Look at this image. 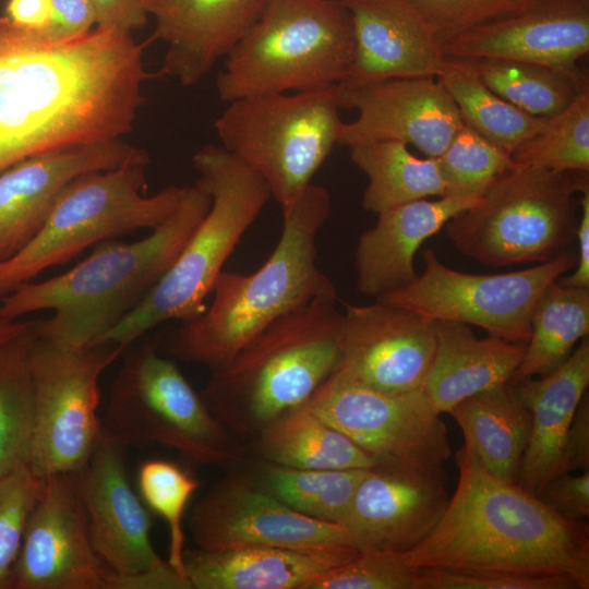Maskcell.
<instances>
[{"label": "cell", "instance_id": "obj_37", "mask_svg": "<svg viewBox=\"0 0 589 589\" xmlns=\"http://www.w3.org/2000/svg\"><path fill=\"white\" fill-rule=\"evenodd\" d=\"M515 167L589 172V88L510 154Z\"/></svg>", "mask_w": 589, "mask_h": 589}, {"label": "cell", "instance_id": "obj_10", "mask_svg": "<svg viewBox=\"0 0 589 589\" xmlns=\"http://www.w3.org/2000/svg\"><path fill=\"white\" fill-rule=\"evenodd\" d=\"M336 86L241 97L214 122L220 146L264 179L281 208L312 183L338 144L344 121Z\"/></svg>", "mask_w": 589, "mask_h": 589}, {"label": "cell", "instance_id": "obj_42", "mask_svg": "<svg viewBox=\"0 0 589 589\" xmlns=\"http://www.w3.org/2000/svg\"><path fill=\"white\" fill-rule=\"evenodd\" d=\"M423 17L438 45L461 33L507 19L536 0H408Z\"/></svg>", "mask_w": 589, "mask_h": 589}, {"label": "cell", "instance_id": "obj_7", "mask_svg": "<svg viewBox=\"0 0 589 589\" xmlns=\"http://www.w3.org/2000/svg\"><path fill=\"white\" fill-rule=\"evenodd\" d=\"M354 57L351 14L342 0H264L225 57L216 91L225 103L265 93L340 84Z\"/></svg>", "mask_w": 589, "mask_h": 589}, {"label": "cell", "instance_id": "obj_49", "mask_svg": "<svg viewBox=\"0 0 589 589\" xmlns=\"http://www.w3.org/2000/svg\"><path fill=\"white\" fill-rule=\"evenodd\" d=\"M579 212L576 233L578 242L576 266L570 275L560 277L557 280L567 287L589 289V188L581 192Z\"/></svg>", "mask_w": 589, "mask_h": 589}, {"label": "cell", "instance_id": "obj_15", "mask_svg": "<svg viewBox=\"0 0 589 589\" xmlns=\"http://www.w3.org/2000/svg\"><path fill=\"white\" fill-rule=\"evenodd\" d=\"M188 526L197 549L205 551L353 546L341 525L305 516L242 476L216 483L194 504Z\"/></svg>", "mask_w": 589, "mask_h": 589}, {"label": "cell", "instance_id": "obj_22", "mask_svg": "<svg viewBox=\"0 0 589 589\" xmlns=\"http://www.w3.org/2000/svg\"><path fill=\"white\" fill-rule=\"evenodd\" d=\"M589 51V0H536L522 12L459 34L446 59H505L573 69Z\"/></svg>", "mask_w": 589, "mask_h": 589}, {"label": "cell", "instance_id": "obj_36", "mask_svg": "<svg viewBox=\"0 0 589 589\" xmlns=\"http://www.w3.org/2000/svg\"><path fill=\"white\" fill-rule=\"evenodd\" d=\"M366 469L309 470L265 462L257 482L292 509L340 525Z\"/></svg>", "mask_w": 589, "mask_h": 589}, {"label": "cell", "instance_id": "obj_13", "mask_svg": "<svg viewBox=\"0 0 589 589\" xmlns=\"http://www.w3.org/2000/svg\"><path fill=\"white\" fill-rule=\"evenodd\" d=\"M424 271L408 286L377 300L409 309L432 321L476 325L507 340L527 342L530 320L544 289L576 266L566 251L552 261L502 274H468L423 251Z\"/></svg>", "mask_w": 589, "mask_h": 589}, {"label": "cell", "instance_id": "obj_44", "mask_svg": "<svg viewBox=\"0 0 589 589\" xmlns=\"http://www.w3.org/2000/svg\"><path fill=\"white\" fill-rule=\"evenodd\" d=\"M537 497L566 519L586 521L589 517V470L552 478Z\"/></svg>", "mask_w": 589, "mask_h": 589}, {"label": "cell", "instance_id": "obj_33", "mask_svg": "<svg viewBox=\"0 0 589 589\" xmlns=\"http://www.w3.org/2000/svg\"><path fill=\"white\" fill-rule=\"evenodd\" d=\"M531 333L509 385L546 375L573 352L589 333V289L552 281L541 293L530 320Z\"/></svg>", "mask_w": 589, "mask_h": 589}, {"label": "cell", "instance_id": "obj_50", "mask_svg": "<svg viewBox=\"0 0 589 589\" xmlns=\"http://www.w3.org/2000/svg\"><path fill=\"white\" fill-rule=\"evenodd\" d=\"M5 12L10 21L28 29H43L51 19L49 0H9Z\"/></svg>", "mask_w": 589, "mask_h": 589}, {"label": "cell", "instance_id": "obj_1", "mask_svg": "<svg viewBox=\"0 0 589 589\" xmlns=\"http://www.w3.org/2000/svg\"><path fill=\"white\" fill-rule=\"evenodd\" d=\"M145 44L95 27L49 41L0 16V172L52 149L120 139L152 76Z\"/></svg>", "mask_w": 589, "mask_h": 589}, {"label": "cell", "instance_id": "obj_18", "mask_svg": "<svg viewBox=\"0 0 589 589\" xmlns=\"http://www.w3.org/2000/svg\"><path fill=\"white\" fill-rule=\"evenodd\" d=\"M338 345L339 376L383 392L418 390L435 351L434 321L380 300L346 303Z\"/></svg>", "mask_w": 589, "mask_h": 589}, {"label": "cell", "instance_id": "obj_38", "mask_svg": "<svg viewBox=\"0 0 589 589\" xmlns=\"http://www.w3.org/2000/svg\"><path fill=\"white\" fill-rule=\"evenodd\" d=\"M136 482L143 503L168 526L167 563L187 579L183 517L200 482L179 465L156 458L147 459L140 465Z\"/></svg>", "mask_w": 589, "mask_h": 589}, {"label": "cell", "instance_id": "obj_20", "mask_svg": "<svg viewBox=\"0 0 589 589\" xmlns=\"http://www.w3.org/2000/svg\"><path fill=\"white\" fill-rule=\"evenodd\" d=\"M127 448L103 428L88 461L72 474L97 554L110 570L129 575L169 564L152 544L151 516L132 488Z\"/></svg>", "mask_w": 589, "mask_h": 589}, {"label": "cell", "instance_id": "obj_11", "mask_svg": "<svg viewBox=\"0 0 589 589\" xmlns=\"http://www.w3.org/2000/svg\"><path fill=\"white\" fill-rule=\"evenodd\" d=\"M103 428L127 447L157 443L197 465L233 466L245 454L176 362L151 344L125 354Z\"/></svg>", "mask_w": 589, "mask_h": 589}, {"label": "cell", "instance_id": "obj_17", "mask_svg": "<svg viewBox=\"0 0 589 589\" xmlns=\"http://www.w3.org/2000/svg\"><path fill=\"white\" fill-rule=\"evenodd\" d=\"M107 572L95 550L73 474L44 478L10 589H105Z\"/></svg>", "mask_w": 589, "mask_h": 589}, {"label": "cell", "instance_id": "obj_23", "mask_svg": "<svg viewBox=\"0 0 589 589\" xmlns=\"http://www.w3.org/2000/svg\"><path fill=\"white\" fill-rule=\"evenodd\" d=\"M264 0H143L155 22L151 40L166 52L158 75L199 84L255 22Z\"/></svg>", "mask_w": 589, "mask_h": 589}, {"label": "cell", "instance_id": "obj_48", "mask_svg": "<svg viewBox=\"0 0 589 589\" xmlns=\"http://www.w3.org/2000/svg\"><path fill=\"white\" fill-rule=\"evenodd\" d=\"M105 589H191V586L170 566L129 575L118 574L108 568Z\"/></svg>", "mask_w": 589, "mask_h": 589}, {"label": "cell", "instance_id": "obj_3", "mask_svg": "<svg viewBox=\"0 0 589 589\" xmlns=\"http://www.w3.org/2000/svg\"><path fill=\"white\" fill-rule=\"evenodd\" d=\"M211 204L196 180L152 233L129 243L106 240L71 269L19 287L0 298V317L20 320L48 310L52 314L37 325L41 338L73 348L96 344L169 269Z\"/></svg>", "mask_w": 589, "mask_h": 589}, {"label": "cell", "instance_id": "obj_5", "mask_svg": "<svg viewBox=\"0 0 589 589\" xmlns=\"http://www.w3.org/2000/svg\"><path fill=\"white\" fill-rule=\"evenodd\" d=\"M337 300L317 298L289 312L211 372L201 396L235 437L255 438L305 404L336 369L342 318Z\"/></svg>", "mask_w": 589, "mask_h": 589}, {"label": "cell", "instance_id": "obj_19", "mask_svg": "<svg viewBox=\"0 0 589 589\" xmlns=\"http://www.w3.org/2000/svg\"><path fill=\"white\" fill-rule=\"evenodd\" d=\"M341 109L358 118L344 122L338 144L396 140L426 157H438L462 127L458 108L437 77H392L337 86Z\"/></svg>", "mask_w": 589, "mask_h": 589}, {"label": "cell", "instance_id": "obj_26", "mask_svg": "<svg viewBox=\"0 0 589 589\" xmlns=\"http://www.w3.org/2000/svg\"><path fill=\"white\" fill-rule=\"evenodd\" d=\"M588 385V336L549 374L510 385L531 413L530 438L517 480L525 491L537 496L556 476L565 436Z\"/></svg>", "mask_w": 589, "mask_h": 589}, {"label": "cell", "instance_id": "obj_34", "mask_svg": "<svg viewBox=\"0 0 589 589\" xmlns=\"http://www.w3.org/2000/svg\"><path fill=\"white\" fill-rule=\"evenodd\" d=\"M38 321L0 345V478L29 464L35 422L29 356Z\"/></svg>", "mask_w": 589, "mask_h": 589}, {"label": "cell", "instance_id": "obj_2", "mask_svg": "<svg viewBox=\"0 0 589 589\" xmlns=\"http://www.w3.org/2000/svg\"><path fill=\"white\" fill-rule=\"evenodd\" d=\"M458 483L433 530L399 552L416 568L562 575L589 588V525L558 515L517 483L489 473L465 446Z\"/></svg>", "mask_w": 589, "mask_h": 589}, {"label": "cell", "instance_id": "obj_46", "mask_svg": "<svg viewBox=\"0 0 589 589\" xmlns=\"http://www.w3.org/2000/svg\"><path fill=\"white\" fill-rule=\"evenodd\" d=\"M589 470V395H584L575 411L562 448L556 476ZM555 476V477H556Z\"/></svg>", "mask_w": 589, "mask_h": 589}, {"label": "cell", "instance_id": "obj_29", "mask_svg": "<svg viewBox=\"0 0 589 589\" xmlns=\"http://www.w3.org/2000/svg\"><path fill=\"white\" fill-rule=\"evenodd\" d=\"M459 424L465 447L493 477L517 483L531 433V413L510 385L472 395L448 412Z\"/></svg>", "mask_w": 589, "mask_h": 589}, {"label": "cell", "instance_id": "obj_28", "mask_svg": "<svg viewBox=\"0 0 589 589\" xmlns=\"http://www.w3.org/2000/svg\"><path fill=\"white\" fill-rule=\"evenodd\" d=\"M434 326L436 346L422 390L437 412L448 413L472 395L509 384L526 342L492 334L479 338L460 322L434 321Z\"/></svg>", "mask_w": 589, "mask_h": 589}, {"label": "cell", "instance_id": "obj_35", "mask_svg": "<svg viewBox=\"0 0 589 589\" xmlns=\"http://www.w3.org/2000/svg\"><path fill=\"white\" fill-rule=\"evenodd\" d=\"M437 79L454 99L464 124L509 154L539 132L550 118L518 109L450 60Z\"/></svg>", "mask_w": 589, "mask_h": 589}, {"label": "cell", "instance_id": "obj_30", "mask_svg": "<svg viewBox=\"0 0 589 589\" xmlns=\"http://www.w3.org/2000/svg\"><path fill=\"white\" fill-rule=\"evenodd\" d=\"M264 462L309 470L363 469L377 458L306 404L278 417L255 437Z\"/></svg>", "mask_w": 589, "mask_h": 589}, {"label": "cell", "instance_id": "obj_45", "mask_svg": "<svg viewBox=\"0 0 589 589\" xmlns=\"http://www.w3.org/2000/svg\"><path fill=\"white\" fill-rule=\"evenodd\" d=\"M51 19L47 27L32 29L49 41L71 39L84 35L96 25V13L91 0H49Z\"/></svg>", "mask_w": 589, "mask_h": 589}, {"label": "cell", "instance_id": "obj_9", "mask_svg": "<svg viewBox=\"0 0 589 589\" xmlns=\"http://www.w3.org/2000/svg\"><path fill=\"white\" fill-rule=\"evenodd\" d=\"M148 163L82 175L57 197L38 233L0 264V298L88 247L140 229H155L179 204L185 187L145 195Z\"/></svg>", "mask_w": 589, "mask_h": 589}, {"label": "cell", "instance_id": "obj_40", "mask_svg": "<svg viewBox=\"0 0 589 589\" xmlns=\"http://www.w3.org/2000/svg\"><path fill=\"white\" fill-rule=\"evenodd\" d=\"M44 478L28 462L0 478V589H10L28 517Z\"/></svg>", "mask_w": 589, "mask_h": 589}, {"label": "cell", "instance_id": "obj_6", "mask_svg": "<svg viewBox=\"0 0 589 589\" xmlns=\"http://www.w3.org/2000/svg\"><path fill=\"white\" fill-rule=\"evenodd\" d=\"M192 163L212 196L208 212L148 294L96 344L128 348L159 324L200 314L228 257L272 199L264 179L220 145L202 146Z\"/></svg>", "mask_w": 589, "mask_h": 589}, {"label": "cell", "instance_id": "obj_12", "mask_svg": "<svg viewBox=\"0 0 589 589\" xmlns=\"http://www.w3.org/2000/svg\"><path fill=\"white\" fill-rule=\"evenodd\" d=\"M127 347L99 342L63 347L38 335L29 356L34 436L29 465L43 478L86 465L103 431L99 378Z\"/></svg>", "mask_w": 589, "mask_h": 589}, {"label": "cell", "instance_id": "obj_8", "mask_svg": "<svg viewBox=\"0 0 589 589\" xmlns=\"http://www.w3.org/2000/svg\"><path fill=\"white\" fill-rule=\"evenodd\" d=\"M587 188L588 172L515 167L445 230L458 252L486 266L545 263L576 240V195Z\"/></svg>", "mask_w": 589, "mask_h": 589}, {"label": "cell", "instance_id": "obj_39", "mask_svg": "<svg viewBox=\"0 0 589 589\" xmlns=\"http://www.w3.org/2000/svg\"><path fill=\"white\" fill-rule=\"evenodd\" d=\"M445 195L480 199L503 173L515 168L506 151L462 124L436 157Z\"/></svg>", "mask_w": 589, "mask_h": 589}, {"label": "cell", "instance_id": "obj_43", "mask_svg": "<svg viewBox=\"0 0 589 589\" xmlns=\"http://www.w3.org/2000/svg\"><path fill=\"white\" fill-rule=\"evenodd\" d=\"M422 589H578L562 575L421 568Z\"/></svg>", "mask_w": 589, "mask_h": 589}, {"label": "cell", "instance_id": "obj_31", "mask_svg": "<svg viewBox=\"0 0 589 589\" xmlns=\"http://www.w3.org/2000/svg\"><path fill=\"white\" fill-rule=\"evenodd\" d=\"M350 159L368 177L362 206L381 213L428 196H444L436 158H419L396 140L365 141L349 146Z\"/></svg>", "mask_w": 589, "mask_h": 589}, {"label": "cell", "instance_id": "obj_4", "mask_svg": "<svg viewBox=\"0 0 589 589\" xmlns=\"http://www.w3.org/2000/svg\"><path fill=\"white\" fill-rule=\"evenodd\" d=\"M330 209L329 192L313 183L281 208L283 230L271 256L249 275L221 271L211 304L180 322L166 352L213 372L281 316L314 299L338 297L317 265L316 239Z\"/></svg>", "mask_w": 589, "mask_h": 589}, {"label": "cell", "instance_id": "obj_51", "mask_svg": "<svg viewBox=\"0 0 589 589\" xmlns=\"http://www.w3.org/2000/svg\"><path fill=\"white\" fill-rule=\"evenodd\" d=\"M33 321L8 320L0 317V345L25 330Z\"/></svg>", "mask_w": 589, "mask_h": 589}, {"label": "cell", "instance_id": "obj_24", "mask_svg": "<svg viewBox=\"0 0 589 589\" xmlns=\"http://www.w3.org/2000/svg\"><path fill=\"white\" fill-rule=\"evenodd\" d=\"M353 25L354 57L340 83L440 76L447 60L408 0H342Z\"/></svg>", "mask_w": 589, "mask_h": 589}, {"label": "cell", "instance_id": "obj_47", "mask_svg": "<svg viewBox=\"0 0 589 589\" xmlns=\"http://www.w3.org/2000/svg\"><path fill=\"white\" fill-rule=\"evenodd\" d=\"M96 13V26L132 33L143 27L148 15L143 0H91Z\"/></svg>", "mask_w": 589, "mask_h": 589}, {"label": "cell", "instance_id": "obj_16", "mask_svg": "<svg viewBox=\"0 0 589 589\" xmlns=\"http://www.w3.org/2000/svg\"><path fill=\"white\" fill-rule=\"evenodd\" d=\"M448 500L442 468L377 458L340 525L359 552H406L433 530Z\"/></svg>", "mask_w": 589, "mask_h": 589}, {"label": "cell", "instance_id": "obj_25", "mask_svg": "<svg viewBox=\"0 0 589 589\" xmlns=\"http://www.w3.org/2000/svg\"><path fill=\"white\" fill-rule=\"evenodd\" d=\"M479 200L444 195L378 213L376 224L359 237L356 247L357 290L377 300L410 285L418 277L413 259L421 244Z\"/></svg>", "mask_w": 589, "mask_h": 589}, {"label": "cell", "instance_id": "obj_41", "mask_svg": "<svg viewBox=\"0 0 589 589\" xmlns=\"http://www.w3.org/2000/svg\"><path fill=\"white\" fill-rule=\"evenodd\" d=\"M305 589H422L421 568L408 565L399 552H359Z\"/></svg>", "mask_w": 589, "mask_h": 589}, {"label": "cell", "instance_id": "obj_32", "mask_svg": "<svg viewBox=\"0 0 589 589\" xmlns=\"http://www.w3.org/2000/svg\"><path fill=\"white\" fill-rule=\"evenodd\" d=\"M473 73L488 88L518 109L552 117L566 109L589 88L579 67L564 69L505 59H447Z\"/></svg>", "mask_w": 589, "mask_h": 589}, {"label": "cell", "instance_id": "obj_14", "mask_svg": "<svg viewBox=\"0 0 589 589\" xmlns=\"http://www.w3.org/2000/svg\"><path fill=\"white\" fill-rule=\"evenodd\" d=\"M305 404L375 458L442 468L452 455L446 425L422 389L383 392L332 372Z\"/></svg>", "mask_w": 589, "mask_h": 589}, {"label": "cell", "instance_id": "obj_21", "mask_svg": "<svg viewBox=\"0 0 589 589\" xmlns=\"http://www.w3.org/2000/svg\"><path fill=\"white\" fill-rule=\"evenodd\" d=\"M133 163H149L148 154L117 139L40 153L0 172V264L38 233L71 181Z\"/></svg>", "mask_w": 589, "mask_h": 589}, {"label": "cell", "instance_id": "obj_27", "mask_svg": "<svg viewBox=\"0 0 589 589\" xmlns=\"http://www.w3.org/2000/svg\"><path fill=\"white\" fill-rule=\"evenodd\" d=\"M358 553L353 546L197 549L184 551V567L191 589H305Z\"/></svg>", "mask_w": 589, "mask_h": 589}]
</instances>
